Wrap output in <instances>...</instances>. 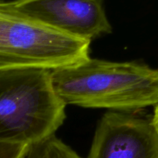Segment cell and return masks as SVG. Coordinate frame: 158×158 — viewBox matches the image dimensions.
Wrapping results in <instances>:
<instances>
[{"label":"cell","mask_w":158,"mask_h":158,"mask_svg":"<svg viewBox=\"0 0 158 158\" xmlns=\"http://www.w3.org/2000/svg\"><path fill=\"white\" fill-rule=\"evenodd\" d=\"M53 87L66 105L117 112L158 104V69L137 62L91 59L50 70Z\"/></svg>","instance_id":"obj_1"},{"label":"cell","mask_w":158,"mask_h":158,"mask_svg":"<svg viewBox=\"0 0 158 158\" xmlns=\"http://www.w3.org/2000/svg\"><path fill=\"white\" fill-rule=\"evenodd\" d=\"M65 107L50 69H0V141L29 145L54 135L66 118Z\"/></svg>","instance_id":"obj_2"},{"label":"cell","mask_w":158,"mask_h":158,"mask_svg":"<svg viewBox=\"0 0 158 158\" xmlns=\"http://www.w3.org/2000/svg\"><path fill=\"white\" fill-rule=\"evenodd\" d=\"M90 43L0 2V69L71 66L89 58Z\"/></svg>","instance_id":"obj_3"},{"label":"cell","mask_w":158,"mask_h":158,"mask_svg":"<svg viewBox=\"0 0 158 158\" xmlns=\"http://www.w3.org/2000/svg\"><path fill=\"white\" fill-rule=\"evenodd\" d=\"M9 2L33 19L89 42L112 32L102 0H13Z\"/></svg>","instance_id":"obj_4"},{"label":"cell","mask_w":158,"mask_h":158,"mask_svg":"<svg viewBox=\"0 0 158 158\" xmlns=\"http://www.w3.org/2000/svg\"><path fill=\"white\" fill-rule=\"evenodd\" d=\"M87 158H158L151 120L109 111L99 122Z\"/></svg>","instance_id":"obj_5"},{"label":"cell","mask_w":158,"mask_h":158,"mask_svg":"<svg viewBox=\"0 0 158 158\" xmlns=\"http://www.w3.org/2000/svg\"><path fill=\"white\" fill-rule=\"evenodd\" d=\"M20 158H81L55 134L27 145Z\"/></svg>","instance_id":"obj_6"},{"label":"cell","mask_w":158,"mask_h":158,"mask_svg":"<svg viewBox=\"0 0 158 158\" xmlns=\"http://www.w3.org/2000/svg\"><path fill=\"white\" fill-rule=\"evenodd\" d=\"M26 147L22 143L0 141V158H20Z\"/></svg>","instance_id":"obj_7"},{"label":"cell","mask_w":158,"mask_h":158,"mask_svg":"<svg viewBox=\"0 0 158 158\" xmlns=\"http://www.w3.org/2000/svg\"><path fill=\"white\" fill-rule=\"evenodd\" d=\"M151 122L156 130V133L158 134V104H156L154 107V112H153V117L151 119Z\"/></svg>","instance_id":"obj_8"}]
</instances>
